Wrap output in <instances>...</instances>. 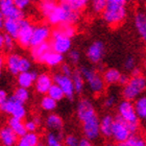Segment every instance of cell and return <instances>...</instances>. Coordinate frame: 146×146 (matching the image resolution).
Masks as SVG:
<instances>
[{
	"label": "cell",
	"instance_id": "cell-1",
	"mask_svg": "<svg viewBox=\"0 0 146 146\" xmlns=\"http://www.w3.org/2000/svg\"><path fill=\"white\" fill-rule=\"evenodd\" d=\"M77 118L82 122V133L91 141L97 140L100 136V120L89 99H82L77 104Z\"/></svg>",
	"mask_w": 146,
	"mask_h": 146
},
{
	"label": "cell",
	"instance_id": "cell-2",
	"mask_svg": "<svg viewBox=\"0 0 146 146\" xmlns=\"http://www.w3.org/2000/svg\"><path fill=\"white\" fill-rule=\"evenodd\" d=\"M101 15H102V19L104 20V22L111 26H117L121 24L127 15L125 3L109 1L104 12L101 13Z\"/></svg>",
	"mask_w": 146,
	"mask_h": 146
},
{
	"label": "cell",
	"instance_id": "cell-3",
	"mask_svg": "<svg viewBox=\"0 0 146 146\" xmlns=\"http://www.w3.org/2000/svg\"><path fill=\"white\" fill-rule=\"evenodd\" d=\"M146 90V78L142 74L131 75L122 90V96L127 100H136Z\"/></svg>",
	"mask_w": 146,
	"mask_h": 146
},
{
	"label": "cell",
	"instance_id": "cell-4",
	"mask_svg": "<svg viewBox=\"0 0 146 146\" xmlns=\"http://www.w3.org/2000/svg\"><path fill=\"white\" fill-rule=\"evenodd\" d=\"M79 19V12L73 11L66 6L58 4L54 11L47 17V20L52 25H61L65 23L74 24Z\"/></svg>",
	"mask_w": 146,
	"mask_h": 146
},
{
	"label": "cell",
	"instance_id": "cell-5",
	"mask_svg": "<svg viewBox=\"0 0 146 146\" xmlns=\"http://www.w3.org/2000/svg\"><path fill=\"white\" fill-rule=\"evenodd\" d=\"M138 129L137 126L129 124L120 117L115 119L114 127H113L112 138L119 145H122L131 135H134Z\"/></svg>",
	"mask_w": 146,
	"mask_h": 146
},
{
	"label": "cell",
	"instance_id": "cell-6",
	"mask_svg": "<svg viewBox=\"0 0 146 146\" xmlns=\"http://www.w3.org/2000/svg\"><path fill=\"white\" fill-rule=\"evenodd\" d=\"M84 78L86 82L88 84V87L90 91L94 94H100L104 92V79L102 76H100L95 70L89 67H82L80 69Z\"/></svg>",
	"mask_w": 146,
	"mask_h": 146
},
{
	"label": "cell",
	"instance_id": "cell-7",
	"mask_svg": "<svg viewBox=\"0 0 146 146\" xmlns=\"http://www.w3.org/2000/svg\"><path fill=\"white\" fill-rule=\"evenodd\" d=\"M117 111H118V117L123 119L124 121H126L129 124L138 127L140 119H139V117L137 115V112H136V109H135V104L131 100H127V99L122 100L118 104Z\"/></svg>",
	"mask_w": 146,
	"mask_h": 146
},
{
	"label": "cell",
	"instance_id": "cell-8",
	"mask_svg": "<svg viewBox=\"0 0 146 146\" xmlns=\"http://www.w3.org/2000/svg\"><path fill=\"white\" fill-rule=\"evenodd\" d=\"M6 67L13 75H18L20 72L28 71L31 69V62L26 58H22L18 54H9L6 58Z\"/></svg>",
	"mask_w": 146,
	"mask_h": 146
},
{
	"label": "cell",
	"instance_id": "cell-9",
	"mask_svg": "<svg viewBox=\"0 0 146 146\" xmlns=\"http://www.w3.org/2000/svg\"><path fill=\"white\" fill-rule=\"evenodd\" d=\"M51 47L52 50L58 52V53H67L71 49V38L65 36L58 31V28H55L51 33Z\"/></svg>",
	"mask_w": 146,
	"mask_h": 146
},
{
	"label": "cell",
	"instance_id": "cell-10",
	"mask_svg": "<svg viewBox=\"0 0 146 146\" xmlns=\"http://www.w3.org/2000/svg\"><path fill=\"white\" fill-rule=\"evenodd\" d=\"M0 111L6 114H9L12 117H16L19 119H24L26 116V110L24 108V104L18 101L15 98H7L4 104L0 106Z\"/></svg>",
	"mask_w": 146,
	"mask_h": 146
},
{
	"label": "cell",
	"instance_id": "cell-11",
	"mask_svg": "<svg viewBox=\"0 0 146 146\" xmlns=\"http://www.w3.org/2000/svg\"><path fill=\"white\" fill-rule=\"evenodd\" d=\"M35 26L26 19H22L20 21V29H19L18 36H17V41L18 44L23 48L29 47L33 38V33H34Z\"/></svg>",
	"mask_w": 146,
	"mask_h": 146
},
{
	"label": "cell",
	"instance_id": "cell-12",
	"mask_svg": "<svg viewBox=\"0 0 146 146\" xmlns=\"http://www.w3.org/2000/svg\"><path fill=\"white\" fill-rule=\"evenodd\" d=\"M0 12L2 13L5 18L22 20L24 19L23 9H19L16 5L14 0H1L0 1Z\"/></svg>",
	"mask_w": 146,
	"mask_h": 146
},
{
	"label": "cell",
	"instance_id": "cell-13",
	"mask_svg": "<svg viewBox=\"0 0 146 146\" xmlns=\"http://www.w3.org/2000/svg\"><path fill=\"white\" fill-rule=\"evenodd\" d=\"M53 82H54V84H56V85L61 87V89L65 93V96L68 99H72L74 97V93H76V92L75 89H74V85H73V80L71 76L65 75L63 73H58V74L54 75Z\"/></svg>",
	"mask_w": 146,
	"mask_h": 146
},
{
	"label": "cell",
	"instance_id": "cell-14",
	"mask_svg": "<svg viewBox=\"0 0 146 146\" xmlns=\"http://www.w3.org/2000/svg\"><path fill=\"white\" fill-rule=\"evenodd\" d=\"M104 51H106V47H104V43L100 41H96L89 46L86 54L92 64H98V63H100V61L104 58Z\"/></svg>",
	"mask_w": 146,
	"mask_h": 146
},
{
	"label": "cell",
	"instance_id": "cell-15",
	"mask_svg": "<svg viewBox=\"0 0 146 146\" xmlns=\"http://www.w3.org/2000/svg\"><path fill=\"white\" fill-rule=\"evenodd\" d=\"M51 36V31L50 28L47 25H38L34 28V33H33V38H31V47L39 44H42L44 42H47V40Z\"/></svg>",
	"mask_w": 146,
	"mask_h": 146
},
{
	"label": "cell",
	"instance_id": "cell-16",
	"mask_svg": "<svg viewBox=\"0 0 146 146\" xmlns=\"http://www.w3.org/2000/svg\"><path fill=\"white\" fill-rule=\"evenodd\" d=\"M52 50L51 44L48 42H44L39 45L31 47V56L38 63H44L46 55Z\"/></svg>",
	"mask_w": 146,
	"mask_h": 146
},
{
	"label": "cell",
	"instance_id": "cell-17",
	"mask_svg": "<svg viewBox=\"0 0 146 146\" xmlns=\"http://www.w3.org/2000/svg\"><path fill=\"white\" fill-rule=\"evenodd\" d=\"M53 82H54L53 79L49 74L42 73L36 76V79L35 82V88L40 94H47V92L49 91L50 87L53 85Z\"/></svg>",
	"mask_w": 146,
	"mask_h": 146
},
{
	"label": "cell",
	"instance_id": "cell-18",
	"mask_svg": "<svg viewBox=\"0 0 146 146\" xmlns=\"http://www.w3.org/2000/svg\"><path fill=\"white\" fill-rule=\"evenodd\" d=\"M0 142L4 146H13L18 143V135L11 126H5L0 129Z\"/></svg>",
	"mask_w": 146,
	"mask_h": 146
},
{
	"label": "cell",
	"instance_id": "cell-19",
	"mask_svg": "<svg viewBox=\"0 0 146 146\" xmlns=\"http://www.w3.org/2000/svg\"><path fill=\"white\" fill-rule=\"evenodd\" d=\"M134 24L138 35L146 43V12H138L135 15Z\"/></svg>",
	"mask_w": 146,
	"mask_h": 146
},
{
	"label": "cell",
	"instance_id": "cell-20",
	"mask_svg": "<svg viewBox=\"0 0 146 146\" xmlns=\"http://www.w3.org/2000/svg\"><path fill=\"white\" fill-rule=\"evenodd\" d=\"M36 74L31 71H24V72H20L17 75V82H18L19 87H23V88H31L34 85L36 79Z\"/></svg>",
	"mask_w": 146,
	"mask_h": 146
},
{
	"label": "cell",
	"instance_id": "cell-21",
	"mask_svg": "<svg viewBox=\"0 0 146 146\" xmlns=\"http://www.w3.org/2000/svg\"><path fill=\"white\" fill-rule=\"evenodd\" d=\"M115 119L111 115H106L100 119V134L104 138H112L113 127H114Z\"/></svg>",
	"mask_w": 146,
	"mask_h": 146
},
{
	"label": "cell",
	"instance_id": "cell-22",
	"mask_svg": "<svg viewBox=\"0 0 146 146\" xmlns=\"http://www.w3.org/2000/svg\"><path fill=\"white\" fill-rule=\"evenodd\" d=\"M20 21H21V20L5 18L4 25H3V29L5 31L6 34H9V36H12L13 38L17 39L19 29H20Z\"/></svg>",
	"mask_w": 146,
	"mask_h": 146
},
{
	"label": "cell",
	"instance_id": "cell-23",
	"mask_svg": "<svg viewBox=\"0 0 146 146\" xmlns=\"http://www.w3.org/2000/svg\"><path fill=\"white\" fill-rule=\"evenodd\" d=\"M19 146H36L39 145V136L35 131H27L18 139Z\"/></svg>",
	"mask_w": 146,
	"mask_h": 146
},
{
	"label": "cell",
	"instance_id": "cell-24",
	"mask_svg": "<svg viewBox=\"0 0 146 146\" xmlns=\"http://www.w3.org/2000/svg\"><path fill=\"white\" fill-rule=\"evenodd\" d=\"M58 2L68 9L80 12L90 3V0H58Z\"/></svg>",
	"mask_w": 146,
	"mask_h": 146
},
{
	"label": "cell",
	"instance_id": "cell-25",
	"mask_svg": "<svg viewBox=\"0 0 146 146\" xmlns=\"http://www.w3.org/2000/svg\"><path fill=\"white\" fill-rule=\"evenodd\" d=\"M58 1L56 0H40L39 1V11L44 16L45 18H47L50 14H51L54 9L58 6Z\"/></svg>",
	"mask_w": 146,
	"mask_h": 146
},
{
	"label": "cell",
	"instance_id": "cell-26",
	"mask_svg": "<svg viewBox=\"0 0 146 146\" xmlns=\"http://www.w3.org/2000/svg\"><path fill=\"white\" fill-rule=\"evenodd\" d=\"M46 127L49 131H60L63 128V120L56 114H50L46 119Z\"/></svg>",
	"mask_w": 146,
	"mask_h": 146
},
{
	"label": "cell",
	"instance_id": "cell-27",
	"mask_svg": "<svg viewBox=\"0 0 146 146\" xmlns=\"http://www.w3.org/2000/svg\"><path fill=\"white\" fill-rule=\"evenodd\" d=\"M121 75L122 74L119 70H117L115 68H111V69H108V70L104 71L102 77L104 79V82L108 85H116V84L120 82Z\"/></svg>",
	"mask_w": 146,
	"mask_h": 146
},
{
	"label": "cell",
	"instance_id": "cell-28",
	"mask_svg": "<svg viewBox=\"0 0 146 146\" xmlns=\"http://www.w3.org/2000/svg\"><path fill=\"white\" fill-rule=\"evenodd\" d=\"M9 126L12 127L13 131L18 135V137H21V136H23L24 134L27 133L26 127H25V123H23L22 119L12 117V118L9 120Z\"/></svg>",
	"mask_w": 146,
	"mask_h": 146
},
{
	"label": "cell",
	"instance_id": "cell-29",
	"mask_svg": "<svg viewBox=\"0 0 146 146\" xmlns=\"http://www.w3.org/2000/svg\"><path fill=\"white\" fill-rule=\"evenodd\" d=\"M63 60H64V58H63L62 53H58V52L54 51V50H51L48 54L46 55L43 64H46L49 67H56L60 64H62Z\"/></svg>",
	"mask_w": 146,
	"mask_h": 146
},
{
	"label": "cell",
	"instance_id": "cell-30",
	"mask_svg": "<svg viewBox=\"0 0 146 146\" xmlns=\"http://www.w3.org/2000/svg\"><path fill=\"white\" fill-rule=\"evenodd\" d=\"M134 104L139 119L146 123V96H140L137 98Z\"/></svg>",
	"mask_w": 146,
	"mask_h": 146
},
{
	"label": "cell",
	"instance_id": "cell-31",
	"mask_svg": "<svg viewBox=\"0 0 146 146\" xmlns=\"http://www.w3.org/2000/svg\"><path fill=\"white\" fill-rule=\"evenodd\" d=\"M71 77H72L75 92L76 93H82L84 88H85V82H86L82 72L80 71H74Z\"/></svg>",
	"mask_w": 146,
	"mask_h": 146
},
{
	"label": "cell",
	"instance_id": "cell-32",
	"mask_svg": "<svg viewBox=\"0 0 146 146\" xmlns=\"http://www.w3.org/2000/svg\"><path fill=\"white\" fill-rule=\"evenodd\" d=\"M46 144L48 146H61L62 136L58 131H50L46 135Z\"/></svg>",
	"mask_w": 146,
	"mask_h": 146
},
{
	"label": "cell",
	"instance_id": "cell-33",
	"mask_svg": "<svg viewBox=\"0 0 146 146\" xmlns=\"http://www.w3.org/2000/svg\"><path fill=\"white\" fill-rule=\"evenodd\" d=\"M47 95H49L50 97H52L56 101H60L64 97H66L64 91L61 89V87H60L58 85H56V84H54V82H53V85L50 87L49 91L47 92Z\"/></svg>",
	"mask_w": 146,
	"mask_h": 146
},
{
	"label": "cell",
	"instance_id": "cell-34",
	"mask_svg": "<svg viewBox=\"0 0 146 146\" xmlns=\"http://www.w3.org/2000/svg\"><path fill=\"white\" fill-rule=\"evenodd\" d=\"M13 97L17 99L18 101H20V102H22V104H25L28 100V98H29V92H28L27 88L19 87L18 89L15 90Z\"/></svg>",
	"mask_w": 146,
	"mask_h": 146
},
{
	"label": "cell",
	"instance_id": "cell-35",
	"mask_svg": "<svg viewBox=\"0 0 146 146\" xmlns=\"http://www.w3.org/2000/svg\"><path fill=\"white\" fill-rule=\"evenodd\" d=\"M109 0H90V6L94 14H101L106 9Z\"/></svg>",
	"mask_w": 146,
	"mask_h": 146
},
{
	"label": "cell",
	"instance_id": "cell-36",
	"mask_svg": "<svg viewBox=\"0 0 146 146\" xmlns=\"http://www.w3.org/2000/svg\"><path fill=\"white\" fill-rule=\"evenodd\" d=\"M124 146H145L146 145V140L144 138L138 135H131V137L128 138L127 140L125 141L124 143L122 144Z\"/></svg>",
	"mask_w": 146,
	"mask_h": 146
},
{
	"label": "cell",
	"instance_id": "cell-37",
	"mask_svg": "<svg viewBox=\"0 0 146 146\" xmlns=\"http://www.w3.org/2000/svg\"><path fill=\"white\" fill-rule=\"evenodd\" d=\"M56 102L58 101L54 100L52 97H50L49 95H46L42 98L41 100V108H42L44 111H53V110L56 108Z\"/></svg>",
	"mask_w": 146,
	"mask_h": 146
},
{
	"label": "cell",
	"instance_id": "cell-38",
	"mask_svg": "<svg viewBox=\"0 0 146 146\" xmlns=\"http://www.w3.org/2000/svg\"><path fill=\"white\" fill-rule=\"evenodd\" d=\"M58 28L62 34L69 36V38H72L76 33L75 27L73 26V24H70V23H65V24L58 25Z\"/></svg>",
	"mask_w": 146,
	"mask_h": 146
},
{
	"label": "cell",
	"instance_id": "cell-39",
	"mask_svg": "<svg viewBox=\"0 0 146 146\" xmlns=\"http://www.w3.org/2000/svg\"><path fill=\"white\" fill-rule=\"evenodd\" d=\"M15 38H13L12 36H9V34H6L4 36V48L6 50H11L14 47V42H15Z\"/></svg>",
	"mask_w": 146,
	"mask_h": 146
},
{
	"label": "cell",
	"instance_id": "cell-40",
	"mask_svg": "<svg viewBox=\"0 0 146 146\" xmlns=\"http://www.w3.org/2000/svg\"><path fill=\"white\" fill-rule=\"evenodd\" d=\"M38 125H39V120L38 119H36V120H28V121L25 122V127H26L27 131H36V128H38Z\"/></svg>",
	"mask_w": 146,
	"mask_h": 146
},
{
	"label": "cell",
	"instance_id": "cell-41",
	"mask_svg": "<svg viewBox=\"0 0 146 146\" xmlns=\"http://www.w3.org/2000/svg\"><path fill=\"white\" fill-rule=\"evenodd\" d=\"M78 142L79 140L73 135H69L65 138V144L67 146H78Z\"/></svg>",
	"mask_w": 146,
	"mask_h": 146
},
{
	"label": "cell",
	"instance_id": "cell-42",
	"mask_svg": "<svg viewBox=\"0 0 146 146\" xmlns=\"http://www.w3.org/2000/svg\"><path fill=\"white\" fill-rule=\"evenodd\" d=\"M124 68L126 70L133 71L136 68V61L133 56H128L124 62Z\"/></svg>",
	"mask_w": 146,
	"mask_h": 146
},
{
	"label": "cell",
	"instance_id": "cell-43",
	"mask_svg": "<svg viewBox=\"0 0 146 146\" xmlns=\"http://www.w3.org/2000/svg\"><path fill=\"white\" fill-rule=\"evenodd\" d=\"M14 2L19 9H21L24 11L25 9H27L28 6L31 5V0H14Z\"/></svg>",
	"mask_w": 146,
	"mask_h": 146
},
{
	"label": "cell",
	"instance_id": "cell-44",
	"mask_svg": "<svg viewBox=\"0 0 146 146\" xmlns=\"http://www.w3.org/2000/svg\"><path fill=\"white\" fill-rule=\"evenodd\" d=\"M79 58H80V54H79V52L77 50H71L69 52V60L71 61V63L73 64H77L79 61Z\"/></svg>",
	"mask_w": 146,
	"mask_h": 146
},
{
	"label": "cell",
	"instance_id": "cell-45",
	"mask_svg": "<svg viewBox=\"0 0 146 146\" xmlns=\"http://www.w3.org/2000/svg\"><path fill=\"white\" fill-rule=\"evenodd\" d=\"M115 102H116V97L114 95H110V96H108L107 99L104 100V106L108 109H111L112 107H114Z\"/></svg>",
	"mask_w": 146,
	"mask_h": 146
},
{
	"label": "cell",
	"instance_id": "cell-46",
	"mask_svg": "<svg viewBox=\"0 0 146 146\" xmlns=\"http://www.w3.org/2000/svg\"><path fill=\"white\" fill-rule=\"evenodd\" d=\"M62 73L65 74V75H68V76H72L73 74V71L71 70V67L69 65L67 64H64L62 66Z\"/></svg>",
	"mask_w": 146,
	"mask_h": 146
},
{
	"label": "cell",
	"instance_id": "cell-47",
	"mask_svg": "<svg viewBox=\"0 0 146 146\" xmlns=\"http://www.w3.org/2000/svg\"><path fill=\"white\" fill-rule=\"evenodd\" d=\"M91 145V140L88 139L87 137L80 139L78 142V146H90Z\"/></svg>",
	"mask_w": 146,
	"mask_h": 146
},
{
	"label": "cell",
	"instance_id": "cell-48",
	"mask_svg": "<svg viewBox=\"0 0 146 146\" xmlns=\"http://www.w3.org/2000/svg\"><path fill=\"white\" fill-rule=\"evenodd\" d=\"M6 99H7V94H6V92L3 91V90H0V106L5 102Z\"/></svg>",
	"mask_w": 146,
	"mask_h": 146
},
{
	"label": "cell",
	"instance_id": "cell-49",
	"mask_svg": "<svg viewBox=\"0 0 146 146\" xmlns=\"http://www.w3.org/2000/svg\"><path fill=\"white\" fill-rule=\"evenodd\" d=\"M128 77L126 75H123V74H122L121 75V78H120V82H119V84H121V85H123L124 86L125 84H126V82H127V80H128Z\"/></svg>",
	"mask_w": 146,
	"mask_h": 146
},
{
	"label": "cell",
	"instance_id": "cell-50",
	"mask_svg": "<svg viewBox=\"0 0 146 146\" xmlns=\"http://www.w3.org/2000/svg\"><path fill=\"white\" fill-rule=\"evenodd\" d=\"M4 21H5V17L3 16V14L0 12V28H3V25H4Z\"/></svg>",
	"mask_w": 146,
	"mask_h": 146
},
{
	"label": "cell",
	"instance_id": "cell-51",
	"mask_svg": "<svg viewBox=\"0 0 146 146\" xmlns=\"http://www.w3.org/2000/svg\"><path fill=\"white\" fill-rule=\"evenodd\" d=\"M3 65H4V60H3V58L0 55V76H1V73H2Z\"/></svg>",
	"mask_w": 146,
	"mask_h": 146
},
{
	"label": "cell",
	"instance_id": "cell-52",
	"mask_svg": "<svg viewBox=\"0 0 146 146\" xmlns=\"http://www.w3.org/2000/svg\"><path fill=\"white\" fill-rule=\"evenodd\" d=\"M2 47H4V36L0 34V49Z\"/></svg>",
	"mask_w": 146,
	"mask_h": 146
},
{
	"label": "cell",
	"instance_id": "cell-53",
	"mask_svg": "<svg viewBox=\"0 0 146 146\" xmlns=\"http://www.w3.org/2000/svg\"><path fill=\"white\" fill-rule=\"evenodd\" d=\"M109 1H112V2H120V3H125L127 0H109Z\"/></svg>",
	"mask_w": 146,
	"mask_h": 146
},
{
	"label": "cell",
	"instance_id": "cell-54",
	"mask_svg": "<svg viewBox=\"0 0 146 146\" xmlns=\"http://www.w3.org/2000/svg\"><path fill=\"white\" fill-rule=\"evenodd\" d=\"M137 1L138 2H145L146 0H137Z\"/></svg>",
	"mask_w": 146,
	"mask_h": 146
},
{
	"label": "cell",
	"instance_id": "cell-55",
	"mask_svg": "<svg viewBox=\"0 0 146 146\" xmlns=\"http://www.w3.org/2000/svg\"><path fill=\"white\" fill-rule=\"evenodd\" d=\"M0 1H1V0H0Z\"/></svg>",
	"mask_w": 146,
	"mask_h": 146
}]
</instances>
